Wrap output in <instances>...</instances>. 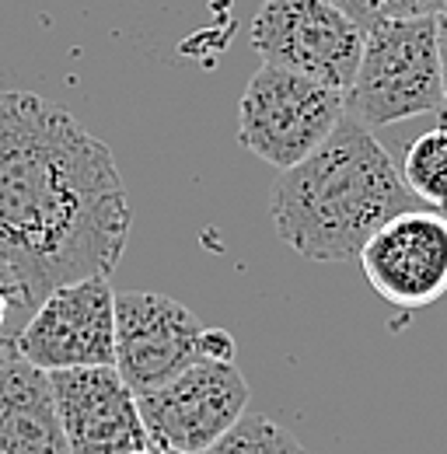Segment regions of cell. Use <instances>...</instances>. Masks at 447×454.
I'll list each match as a JSON object with an SVG mask.
<instances>
[{
  "label": "cell",
  "mask_w": 447,
  "mask_h": 454,
  "mask_svg": "<svg viewBox=\"0 0 447 454\" xmlns=\"http://www.w3.org/2000/svg\"><path fill=\"white\" fill-rule=\"evenodd\" d=\"M129 196L109 144L63 106L0 91V277L25 318L56 286L112 277Z\"/></svg>",
  "instance_id": "6da1fadb"
},
{
  "label": "cell",
  "mask_w": 447,
  "mask_h": 454,
  "mask_svg": "<svg viewBox=\"0 0 447 454\" xmlns=\"http://www.w3.org/2000/svg\"><path fill=\"white\" fill-rule=\"evenodd\" d=\"M412 207L398 165L353 115L335 122L315 154L279 171L270 196L279 241L311 262L357 259L378 227Z\"/></svg>",
  "instance_id": "7a4b0ae2"
},
{
  "label": "cell",
  "mask_w": 447,
  "mask_h": 454,
  "mask_svg": "<svg viewBox=\"0 0 447 454\" xmlns=\"http://www.w3.org/2000/svg\"><path fill=\"white\" fill-rule=\"evenodd\" d=\"M441 18H378L367 25L364 53L346 88V115L367 129L416 115L444 113L441 81Z\"/></svg>",
  "instance_id": "3957f363"
},
{
  "label": "cell",
  "mask_w": 447,
  "mask_h": 454,
  "mask_svg": "<svg viewBox=\"0 0 447 454\" xmlns=\"http://www.w3.org/2000/svg\"><path fill=\"white\" fill-rule=\"evenodd\" d=\"M342 115L346 91L263 63L238 106V144L259 161L286 171L315 154Z\"/></svg>",
  "instance_id": "277c9868"
},
{
  "label": "cell",
  "mask_w": 447,
  "mask_h": 454,
  "mask_svg": "<svg viewBox=\"0 0 447 454\" xmlns=\"http://www.w3.org/2000/svg\"><path fill=\"white\" fill-rule=\"evenodd\" d=\"M367 28L329 0H263L252 46L263 63L304 74L335 91L353 84Z\"/></svg>",
  "instance_id": "5b68a950"
},
{
  "label": "cell",
  "mask_w": 447,
  "mask_h": 454,
  "mask_svg": "<svg viewBox=\"0 0 447 454\" xmlns=\"http://www.w3.org/2000/svg\"><path fill=\"white\" fill-rule=\"evenodd\" d=\"M248 398L234 360H200L161 388L137 395V405L158 451L200 454L248 412Z\"/></svg>",
  "instance_id": "8992f818"
},
{
  "label": "cell",
  "mask_w": 447,
  "mask_h": 454,
  "mask_svg": "<svg viewBox=\"0 0 447 454\" xmlns=\"http://www.w3.org/2000/svg\"><path fill=\"white\" fill-rule=\"evenodd\" d=\"M14 353L50 374L115 367V290L109 277L56 286L14 333Z\"/></svg>",
  "instance_id": "52a82bcc"
},
{
  "label": "cell",
  "mask_w": 447,
  "mask_h": 454,
  "mask_svg": "<svg viewBox=\"0 0 447 454\" xmlns=\"http://www.w3.org/2000/svg\"><path fill=\"white\" fill-rule=\"evenodd\" d=\"M203 322L175 297L122 290L115 294V371L144 395L203 360Z\"/></svg>",
  "instance_id": "ba28073f"
},
{
  "label": "cell",
  "mask_w": 447,
  "mask_h": 454,
  "mask_svg": "<svg viewBox=\"0 0 447 454\" xmlns=\"http://www.w3.org/2000/svg\"><path fill=\"white\" fill-rule=\"evenodd\" d=\"M357 259L388 304L430 308L447 294V217L427 207L402 210L364 241Z\"/></svg>",
  "instance_id": "9c48e42d"
},
{
  "label": "cell",
  "mask_w": 447,
  "mask_h": 454,
  "mask_svg": "<svg viewBox=\"0 0 447 454\" xmlns=\"http://www.w3.org/2000/svg\"><path fill=\"white\" fill-rule=\"evenodd\" d=\"M53 398L74 454H133L154 448L140 419L137 392L115 367L53 371Z\"/></svg>",
  "instance_id": "30bf717a"
},
{
  "label": "cell",
  "mask_w": 447,
  "mask_h": 454,
  "mask_svg": "<svg viewBox=\"0 0 447 454\" xmlns=\"http://www.w3.org/2000/svg\"><path fill=\"white\" fill-rule=\"evenodd\" d=\"M0 454H74L56 412L50 371L21 360H0Z\"/></svg>",
  "instance_id": "8fae6325"
},
{
  "label": "cell",
  "mask_w": 447,
  "mask_h": 454,
  "mask_svg": "<svg viewBox=\"0 0 447 454\" xmlns=\"http://www.w3.org/2000/svg\"><path fill=\"white\" fill-rule=\"evenodd\" d=\"M402 182L427 210L447 214V122L420 133L402 154Z\"/></svg>",
  "instance_id": "7c38bea8"
},
{
  "label": "cell",
  "mask_w": 447,
  "mask_h": 454,
  "mask_svg": "<svg viewBox=\"0 0 447 454\" xmlns=\"http://www.w3.org/2000/svg\"><path fill=\"white\" fill-rule=\"evenodd\" d=\"M200 454H308V448L266 412H245L221 441Z\"/></svg>",
  "instance_id": "4fadbf2b"
},
{
  "label": "cell",
  "mask_w": 447,
  "mask_h": 454,
  "mask_svg": "<svg viewBox=\"0 0 447 454\" xmlns=\"http://www.w3.org/2000/svg\"><path fill=\"white\" fill-rule=\"evenodd\" d=\"M374 7V21L391 18V21H405V18H441L447 14V0H371Z\"/></svg>",
  "instance_id": "5bb4252c"
},
{
  "label": "cell",
  "mask_w": 447,
  "mask_h": 454,
  "mask_svg": "<svg viewBox=\"0 0 447 454\" xmlns=\"http://www.w3.org/2000/svg\"><path fill=\"white\" fill-rule=\"evenodd\" d=\"M203 360H234V340L224 329L203 333Z\"/></svg>",
  "instance_id": "9a60e30c"
},
{
  "label": "cell",
  "mask_w": 447,
  "mask_h": 454,
  "mask_svg": "<svg viewBox=\"0 0 447 454\" xmlns=\"http://www.w3.org/2000/svg\"><path fill=\"white\" fill-rule=\"evenodd\" d=\"M329 4H335V7H342L349 18H357L364 28L367 25H374V7H371V0H329Z\"/></svg>",
  "instance_id": "2e32d148"
},
{
  "label": "cell",
  "mask_w": 447,
  "mask_h": 454,
  "mask_svg": "<svg viewBox=\"0 0 447 454\" xmlns=\"http://www.w3.org/2000/svg\"><path fill=\"white\" fill-rule=\"evenodd\" d=\"M11 315H14V301H11V290H7L4 277H0V340H4V336H14Z\"/></svg>",
  "instance_id": "e0dca14e"
},
{
  "label": "cell",
  "mask_w": 447,
  "mask_h": 454,
  "mask_svg": "<svg viewBox=\"0 0 447 454\" xmlns=\"http://www.w3.org/2000/svg\"><path fill=\"white\" fill-rule=\"evenodd\" d=\"M437 39H441V81H444V113H441V119L447 122V14H441V21H437Z\"/></svg>",
  "instance_id": "ac0fdd59"
},
{
  "label": "cell",
  "mask_w": 447,
  "mask_h": 454,
  "mask_svg": "<svg viewBox=\"0 0 447 454\" xmlns=\"http://www.w3.org/2000/svg\"><path fill=\"white\" fill-rule=\"evenodd\" d=\"M11 353H14V336H4V340H0V360L11 356Z\"/></svg>",
  "instance_id": "d6986e66"
},
{
  "label": "cell",
  "mask_w": 447,
  "mask_h": 454,
  "mask_svg": "<svg viewBox=\"0 0 447 454\" xmlns=\"http://www.w3.org/2000/svg\"><path fill=\"white\" fill-rule=\"evenodd\" d=\"M133 454H161L158 448H144V451H133Z\"/></svg>",
  "instance_id": "ffe728a7"
},
{
  "label": "cell",
  "mask_w": 447,
  "mask_h": 454,
  "mask_svg": "<svg viewBox=\"0 0 447 454\" xmlns=\"http://www.w3.org/2000/svg\"><path fill=\"white\" fill-rule=\"evenodd\" d=\"M161 454H182V451H161Z\"/></svg>",
  "instance_id": "44dd1931"
}]
</instances>
